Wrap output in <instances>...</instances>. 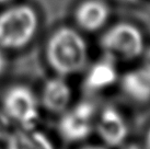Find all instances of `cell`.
Instances as JSON below:
<instances>
[{
	"mask_svg": "<svg viewBox=\"0 0 150 149\" xmlns=\"http://www.w3.org/2000/svg\"><path fill=\"white\" fill-rule=\"evenodd\" d=\"M1 110L18 127H36L41 117V101L31 88L14 84L4 92Z\"/></svg>",
	"mask_w": 150,
	"mask_h": 149,
	"instance_id": "3",
	"label": "cell"
},
{
	"mask_svg": "<svg viewBox=\"0 0 150 149\" xmlns=\"http://www.w3.org/2000/svg\"><path fill=\"white\" fill-rule=\"evenodd\" d=\"M80 149H105L104 147H101V146H96V145H91V146H86V147H82Z\"/></svg>",
	"mask_w": 150,
	"mask_h": 149,
	"instance_id": "14",
	"label": "cell"
},
{
	"mask_svg": "<svg viewBox=\"0 0 150 149\" xmlns=\"http://www.w3.org/2000/svg\"><path fill=\"white\" fill-rule=\"evenodd\" d=\"M6 149H55L50 138L36 127H18L6 139Z\"/></svg>",
	"mask_w": 150,
	"mask_h": 149,
	"instance_id": "9",
	"label": "cell"
},
{
	"mask_svg": "<svg viewBox=\"0 0 150 149\" xmlns=\"http://www.w3.org/2000/svg\"><path fill=\"white\" fill-rule=\"evenodd\" d=\"M124 149H142V148H140L139 146H137V145H129Z\"/></svg>",
	"mask_w": 150,
	"mask_h": 149,
	"instance_id": "16",
	"label": "cell"
},
{
	"mask_svg": "<svg viewBox=\"0 0 150 149\" xmlns=\"http://www.w3.org/2000/svg\"><path fill=\"white\" fill-rule=\"evenodd\" d=\"M105 54L123 59H135L144 52L145 40L142 30L130 22H118L106 29L100 40Z\"/></svg>",
	"mask_w": 150,
	"mask_h": 149,
	"instance_id": "4",
	"label": "cell"
},
{
	"mask_svg": "<svg viewBox=\"0 0 150 149\" xmlns=\"http://www.w3.org/2000/svg\"><path fill=\"white\" fill-rule=\"evenodd\" d=\"M8 67V57L2 47H0V77L6 72Z\"/></svg>",
	"mask_w": 150,
	"mask_h": 149,
	"instance_id": "13",
	"label": "cell"
},
{
	"mask_svg": "<svg viewBox=\"0 0 150 149\" xmlns=\"http://www.w3.org/2000/svg\"><path fill=\"white\" fill-rule=\"evenodd\" d=\"M98 132L101 138L110 146H118L127 136V125L124 117L115 108H105L98 122Z\"/></svg>",
	"mask_w": 150,
	"mask_h": 149,
	"instance_id": "8",
	"label": "cell"
},
{
	"mask_svg": "<svg viewBox=\"0 0 150 149\" xmlns=\"http://www.w3.org/2000/svg\"><path fill=\"white\" fill-rule=\"evenodd\" d=\"M124 91L137 101L150 99V68L130 71L123 79Z\"/></svg>",
	"mask_w": 150,
	"mask_h": 149,
	"instance_id": "11",
	"label": "cell"
},
{
	"mask_svg": "<svg viewBox=\"0 0 150 149\" xmlns=\"http://www.w3.org/2000/svg\"><path fill=\"white\" fill-rule=\"evenodd\" d=\"M11 1H13V0H0V4H10Z\"/></svg>",
	"mask_w": 150,
	"mask_h": 149,
	"instance_id": "17",
	"label": "cell"
},
{
	"mask_svg": "<svg viewBox=\"0 0 150 149\" xmlns=\"http://www.w3.org/2000/svg\"><path fill=\"white\" fill-rule=\"evenodd\" d=\"M116 79L117 69L114 57L106 54L90 67L86 77V86L91 90H102L112 86Z\"/></svg>",
	"mask_w": 150,
	"mask_h": 149,
	"instance_id": "10",
	"label": "cell"
},
{
	"mask_svg": "<svg viewBox=\"0 0 150 149\" xmlns=\"http://www.w3.org/2000/svg\"><path fill=\"white\" fill-rule=\"evenodd\" d=\"M71 88L63 76L48 79L45 82L41 95V104L52 113H63L68 109L71 101Z\"/></svg>",
	"mask_w": 150,
	"mask_h": 149,
	"instance_id": "7",
	"label": "cell"
},
{
	"mask_svg": "<svg viewBox=\"0 0 150 149\" xmlns=\"http://www.w3.org/2000/svg\"><path fill=\"white\" fill-rule=\"evenodd\" d=\"M96 108L90 102H80L70 110L63 112L58 131L65 140L75 143L86 139L93 128Z\"/></svg>",
	"mask_w": 150,
	"mask_h": 149,
	"instance_id": "5",
	"label": "cell"
},
{
	"mask_svg": "<svg viewBox=\"0 0 150 149\" xmlns=\"http://www.w3.org/2000/svg\"><path fill=\"white\" fill-rule=\"evenodd\" d=\"M111 17V8L104 0H83L75 10V22L86 32H96L104 28Z\"/></svg>",
	"mask_w": 150,
	"mask_h": 149,
	"instance_id": "6",
	"label": "cell"
},
{
	"mask_svg": "<svg viewBox=\"0 0 150 149\" xmlns=\"http://www.w3.org/2000/svg\"><path fill=\"white\" fill-rule=\"evenodd\" d=\"M45 56L52 69L65 77L77 74L87 66L89 48L84 37L77 30L63 26L50 36Z\"/></svg>",
	"mask_w": 150,
	"mask_h": 149,
	"instance_id": "1",
	"label": "cell"
},
{
	"mask_svg": "<svg viewBox=\"0 0 150 149\" xmlns=\"http://www.w3.org/2000/svg\"><path fill=\"white\" fill-rule=\"evenodd\" d=\"M146 149H150V129L146 137Z\"/></svg>",
	"mask_w": 150,
	"mask_h": 149,
	"instance_id": "15",
	"label": "cell"
},
{
	"mask_svg": "<svg viewBox=\"0 0 150 149\" xmlns=\"http://www.w3.org/2000/svg\"><path fill=\"white\" fill-rule=\"evenodd\" d=\"M38 12L28 4L11 6L0 13V47L22 50L33 41L38 30Z\"/></svg>",
	"mask_w": 150,
	"mask_h": 149,
	"instance_id": "2",
	"label": "cell"
},
{
	"mask_svg": "<svg viewBox=\"0 0 150 149\" xmlns=\"http://www.w3.org/2000/svg\"><path fill=\"white\" fill-rule=\"evenodd\" d=\"M12 122L9 120V117L6 115L1 109H0V143L6 141V139L9 137V135L12 132Z\"/></svg>",
	"mask_w": 150,
	"mask_h": 149,
	"instance_id": "12",
	"label": "cell"
}]
</instances>
